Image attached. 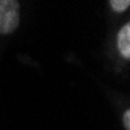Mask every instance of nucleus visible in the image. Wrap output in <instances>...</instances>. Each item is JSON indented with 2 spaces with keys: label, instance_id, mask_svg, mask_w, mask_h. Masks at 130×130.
I'll list each match as a JSON object with an SVG mask.
<instances>
[{
  "label": "nucleus",
  "instance_id": "2",
  "mask_svg": "<svg viewBox=\"0 0 130 130\" xmlns=\"http://www.w3.org/2000/svg\"><path fill=\"white\" fill-rule=\"evenodd\" d=\"M116 45H118L119 54L125 59H130V23H125L118 31Z\"/></svg>",
  "mask_w": 130,
  "mask_h": 130
},
{
  "label": "nucleus",
  "instance_id": "3",
  "mask_svg": "<svg viewBox=\"0 0 130 130\" xmlns=\"http://www.w3.org/2000/svg\"><path fill=\"white\" fill-rule=\"evenodd\" d=\"M130 2L128 0H110V6L113 11H116V12H122L128 8Z\"/></svg>",
  "mask_w": 130,
  "mask_h": 130
},
{
  "label": "nucleus",
  "instance_id": "4",
  "mask_svg": "<svg viewBox=\"0 0 130 130\" xmlns=\"http://www.w3.org/2000/svg\"><path fill=\"white\" fill-rule=\"evenodd\" d=\"M122 122H124V127H125V130H130V110H125V111H124Z\"/></svg>",
  "mask_w": 130,
  "mask_h": 130
},
{
  "label": "nucleus",
  "instance_id": "1",
  "mask_svg": "<svg viewBox=\"0 0 130 130\" xmlns=\"http://www.w3.org/2000/svg\"><path fill=\"white\" fill-rule=\"evenodd\" d=\"M20 22V5L15 0H0V34H11Z\"/></svg>",
  "mask_w": 130,
  "mask_h": 130
}]
</instances>
